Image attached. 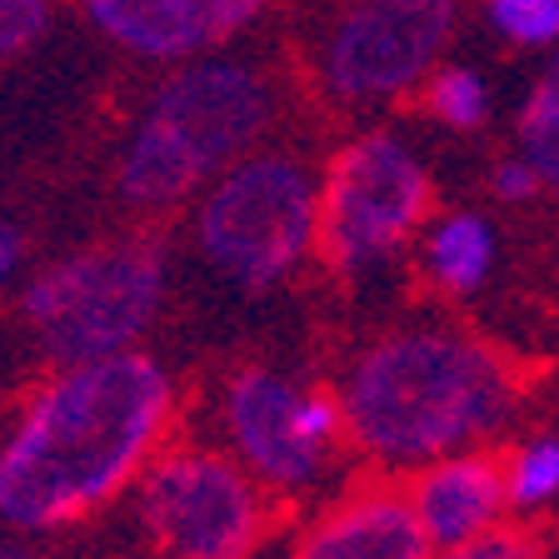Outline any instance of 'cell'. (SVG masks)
<instances>
[{
	"mask_svg": "<svg viewBox=\"0 0 559 559\" xmlns=\"http://www.w3.org/2000/svg\"><path fill=\"white\" fill-rule=\"evenodd\" d=\"M175 409L170 370L145 349L40 374L0 435V524L56 535L110 510L170 444Z\"/></svg>",
	"mask_w": 559,
	"mask_h": 559,
	"instance_id": "cell-1",
	"label": "cell"
},
{
	"mask_svg": "<svg viewBox=\"0 0 559 559\" xmlns=\"http://www.w3.org/2000/svg\"><path fill=\"white\" fill-rule=\"evenodd\" d=\"M349 450L380 475H415L430 460L485 450L520 415V374L489 340L444 320L365 340L335 380Z\"/></svg>",
	"mask_w": 559,
	"mask_h": 559,
	"instance_id": "cell-2",
	"label": "cell"
},
{
	"mask_svg": "<svg viewBox=\"0 0 559 559\" xmlns=\"http://www.w3.org/2000/svg\"><path fill=\"white\" fill-rule=\"evenodd\" d=\"M280 116L270 70L240 56H195L170 66L140 100L116 151V195L135 215H170L235 160L260 151Z\"/></svg>",
	"mask_w": 559,
	"mask_h": 559,
	"instance_id": "cell-3",
	"label": "cell"
},
{
	"mask_svg": "<svg viewBox=\"0 0 559 559\" xmlns=\"http://www.w3.org/2000/svg\"><path fill=\"white\" fill-rule=\"evenodd\" d=\"M200 260L245 295H265L320 250V175L300 151L260 145L190 200Z\"/></svg>",
	"mask_w": 559,
	"mask_h": 559,
	"instance_id": "cell-4",
	"label": "cell"
},
{
	"mask_svg": "<svg viewBox=\"0 0 559 559\" xmlns=\"http://www.w3.org/2000/svg\"><path fill=\"white\" fill-rule=\"evenodd\" d=\"M170 290L160 235H120L50 260L21 290V320L56 365L140 349Z\"/></svg>",
	"mask_w": 559,
	"mask_h": 559,
	"instance_id": "cell-5",
	"label": "cell"
},
{
	"mask_svg": "<svg viewBox=\"0 0 559 559\" xmlns=\"http://www.w3.org/2000/svg\"><path fill=\"white\" fill-rule=\"evenodd\" d=\"M221 450L270 500H305L330 485L349 450L345 409L325 384L295 380L275 365H235L215 390Z\"/></svg>",
	"mask_w": 559,
	"mask_h": 559,
	"instance_id": "cell-6",
	"label": "cell"
},
{
	"mask_svg": "<svg viewBox=\"0 0 559 559\" xmlns=\"http://www.w3.org/2000/svg\"><path fill=\"white\" fill-rule=\"evenodd\" d=\"M435 180L395 130H365L330 155L320 175V250L335 275L365 280L395 265L430 225Z\"/></svg>",
	"mask_w": 559,
	"mask_h": 559,
	"instance_id": "cell-7",
	"label": "cell"
},
{
	"mask_svg": "<svg viewBox=\"0 0 559 559\" xmlns=\"http://www.w3.org/2000/svg\"><path fill=\"white\" fill-rule=\"evenodd\" d=\"M135 495V524L160 559H255L270 495L215 444H165Z\"/></svg>",
	"mask_w": 559,
	"mask_h": 559,
	"instance_id": "cell-8",
	"label": "cell"
},
{
	"mask_svg": "<svg viewBox=\"0 0 559 559\" xmlns=\"http://www.w3.org/2000/svg\"><path fill=\"white\" fill-rule=\"evenodd\" d=\"M460 0H349L314 50L320 91L340 105H384L440 70Z\"/></svg>",
	"mask_w": 559,
	"mask_h": 559,
	"instance_id": "cell-9",
	"label": "cell"
},
{
	"mask_svg": "<svg viewBox=\"0 0 559 559\" xmlns=\"http://www.w3.org/2000/svg\"><path fill=\"white\" fill-rule=\"evenodd\" d=\"M285 559H435V549L405 489L374 475L355 479L335 500L320 504L290 539Z\"/></svg>",
	"mask_w": 559,
	"mask_h": 559,
	"instance_id": "cell-10",
	"label": "cell"
},
{
	"mask_svg": "<svg viewBox=\"0 0 559 559\" xmlns=\"http://www.w3.org/2000/svg\"><path fill=\"white\" fill-rule=\"evenodd\" d=\"M405 495L435 555L495 535L504 514H510L504 465L489 450H460L444 454V460H430L425 469L409 475Z\"/></svg>",
	"mask_w": 559,
	"mask_h": 559,
	"instance_id": "cell-11",
	"label": "cell"
},
{
	"mask_svg": "<svg viewBox=\"0 0 559 559\" xmlns=\"http://www.w3.org/2000/svg\"><path fill=\"white\" fill-rule=\"evenodd\" d=\"M85 21L145 66H186L215 46L205 0H81Z\"/></svg>",
	"mask_w": 559,
	"mask_h": 559,
	"instance_id": "cell-12",
	"label": "cell"
},
{
	"mask_svg": "<svg viewBox=\"0 0 559 559\" xmlns=\"http://www.w3.org/2000/svg\"><path fill=\"white\" fill-rule=\"evenodd\" d=\"M495 260H500L495 225L475 210H454L419 230V275L435 295H450V300L479 295L495 275Z\"/></svg>",
	"mask_w": 559,
	"mask_h": 559,
	"instance_id": "cell-13",
	"label": "cell"
},
{
	"mask_svg": "<svg viewBox=\"0 0 559 559\" xmlns=\"http://www.w3.org/2000/svg\"><path fill=\"white\" fill-rule=\"evenodd\" d=\"M520 155L539 170L545 190L559 195V50L520 105Z\"/></svg>",
	"mask_w": 559,
	"mask_h": 559,
	"instance_id": "cell-14",
	"label": "cell"
},
{
	"mask_svg": "<svg viewBox=\"0 0 559 559\" xmlns=\"http://www.w3.org/2000/svg\"><path fill=\"white\" fill-rule=\"evenodd\" d=\"M504 465V495H510V510H545L559 500V435H530L520 440Z\"/></svg>",
	"mask_w": 559,
	"mask_h": 559,
	"instance_id": "cell-15",
	"label": "cell"
},
{
	"mask_svg": "<svg viewBox=\"0 0 559 559\" xmlns=\"http://www.w3.org/2000/svg\"><path fill=\"white\" fill-rule=\"evenodd\" d=\"M419 100H425V116L450 130H479L489 120V85L469 66H440L419 85Z\"/></svg>",
	"mask_w": 559,
	"mask_h": 559,
	"instance_id": "cell-16",
	"label": "cell"
},
{
	"mask_svg": "<svg viewBox=\"0 0 559 559\" xmlns=\"http://www.w3.org/2000/svg\"><path fill=\"white\" fill-rule=\"evenodd\" d=\"M485 15L510 46H555L559 40V0H489Z\"/></svg>",
	"mask_w": 559,
	"mask_h": 559,
	"instance_id": "cell-17",
	"label": "cell"
},
{
	"mask_svg": "<svg viewBox=\"0 0 559 559\" xmlns=\"http://www.w3.org/2000/svg\"><path fill=\"white\" fill-rule=\"evenodd\" d=\"M50 21H56V0H0V66L40 46Z\"/></svg>",
	"mask_w": 559,
	"mask_h": 559,
	"instance_id": "cell-18",
	"label": "cell"
},
{
	"mask_svg": "<svg viewBox=\"0 0 559 559\" xmlns=\"http://www.w3.org/2000/svg\"><path fill=\"white\" fill-rule=\"evenodd\" d=\"M435 559H539V549L530 535L500 524L495 535L475 539V545H460V549H444V555H435Z\"/></svg>",
	"mask_w": 559,
	"mask_h": 559,
	"instance_id": "cell-19",
	"label": "cell"
},
{
	"mask_svg": "<svg viewBox=\"0 0 559 559\" xmlns=\"http://www.w3.org/2000/svg\"><path fill=\"white\" fill-rule=\"evenodd\" d=\"M489 190H495L504 205H524V200H535L539 190H545V180H539V170L524 160V155H510V160H500L489 170Z\"/></svg>",
	"mask_w": 559,
	"mask_h": 559,
	"instance_id": "cell-20",
	"label": "cell"
},
{
	"mask_svg": "<svg viewBox=\"0 0 559 559\" xmlns=\"http://www.w3.org/2000/svg\"><path fill=\"white\" fill-rule=\"evenodd\" d=\"M270 0H205L210 25H215V40H230V35L250 31V25L265 15Z\"/></svg>",
	"mask_w": 559,
	"mask_h": 559,
	"instance_id": "cell-21",
	"label": "cell"
},
{
	"mask_svg": "<svg viewBox=\"0 0 559 559\" xmlns=\"http://www.w3.org/2000/svg\"><path fill=\"white\" fill-rule=\"evenodd\" d=\"M21 260H25V235L15 230V225H5L0 221V290L15 280V270H21Z\"/></svg>",
	"mask_w": 559,
	"mask_h": 559,
	"instance_id": "cell-22",
	"label": "cell"
},
{
	"mask_svg": "<svg viewBox=\"0 0 559 559\" xmlns=\"http://www.w3.org/2000/svg\"><path fill=\"white\" fill-rule=\"evenodd\" d=\"M0 559H21V555H15V549H11V545H0Z\"/></svg>",
	"mask_w": 559,
	"mask_h": 559,
	"instance_id": "cell-23",
	"label": "cell"
}]
</instances>
